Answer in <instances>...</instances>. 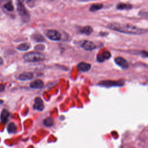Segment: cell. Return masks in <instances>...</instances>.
Segmentation results:
<instances>
[{
	"label": "cell",
	"instance_id": "19",
	"mask_svg": "<svg viewBox=\"0 0 148 148\" xmlns=\"http://www.w3.org/2000/svg\"><path fill=\"white\" fill-rule=\"evenodd\" d=\"M54 124V120L51 117H47L43 120V124L46 127H51Z\"/></svg>",
	"mask_w": 148,
	"mask_h": 148
},
{
	"label": "cell",
	"instance_id": "20",
	"mask_svg": "<svg viewBox=\"0 0 148 148\" xmlns=\"http://www.w3.org/2000/svg\"><path fill=\"white\" fill-rule=\"evenodd\" d=\"M33 39L37 42H41L45 40V39L40 34H34L33 36Z\"/></svg>",
	"mask_w": 148,
	"mask_h": 148
},
{
	"label": "cell",
	"instance_id": "18",
	"mask_svg": "<svg viewBox=\"0 0 148 148\" xmlns=\"http://www.w3.org/2000/svg\"><path fill=\"white\" fill-rule=\"evenodd\" d=\"M8 131L9 133H14L17 131V127L13 123H10L8 125Z\"/></svg>",
	"mask_w": 148,
	"mask_h": 148
},
{
	"label": "cell",
	"instance_id": "11",
	"mask_svg": "<svg viewBox=\"0 0 148 148\" xmlns=\"http://www.w3.org/2000/svg\"><path fill=\"white\" fill-rule=\"evenodd\" d=\"M33 77H34V75L32 73L27 72H24L20 74L18 76V79L21 80H29L32 79Z\"/></svg>",
	"mask_w": 148,
	"mask_h": 148
},
{
	"label": "cell",
	"instance_id": "22",
	"mask_svg": "<svg viewBox=\"0 0 148 148\" xmlns=\"http://www.w3.org/2000/svg\"><path fill=\"white\" fill-rule=\"evenodd\" d=\"M44 47V46H43V45H37V46H36V47H35V49H36V50H43V49L40 48V47Z\"/></svg>",
	"mask_w": 148,
	"mask_h": 148
},
{
	"label": "cell",
	"instance_id": "17",
	"mask_svg": "<svg viewBox=\"0 0 148 148\" xmlns=\"http://www.w3.org/2000/svg\"><path fill=\"white\" fill-rule=\"evenodd\" d=\"M103 8V5L102 3H95L92 5L90 8V10L91 12H95L97 10H100Z\"/></svg>",
	"mask_w": 148,
	"mask_h": 148
},
{
	"label": "cell",
	"instance_id": "7",
	"mask_svg": "<svg viewBox=\"0 0 148 148\" xmlns=\"http://www.w3.org/2000/svg\"><path fill=\"white\" fill-rule=\"evenodd\" d=\"M82 48L87 51H91L95 48V45L94 42L90 40H85L81 45Z\"/></svg>",
	"mask_w": 148,
	"mask_h": 148
},
{
	"label": "cell",
	"instance_id": "8",
	"mask_svg": "<svg viewBox=\"0 0 148 148\" xmlns=\"http://www.w3.org/2000/svg\"><path fill=\"white\" fill-rule=\"evenodd\" d=\"M123 83H121V82H114L111 80H105L102 81L99 83V85L104 86V87H110V86H121Z\"/></svg>",
	"mask_w": 148,
	"mask_h": 148
},
{
	"label": "cell",
	"instance_id": "2",
	"mask_svg": "<svg viewBox=\"0 0 148 148\" xmlns=\"http://www.w3.org/2000/svg\"><path fill=\"white\" fill-rule=\"evenodd\" d=\"M23 58L27 62H39L45 59V56L39 52H29L24 55Z\"/></svg>",
	"mask_w": 148,
	"mask_h": 148
},
{
	"label": "cell",
	"instance_id": "13",
	"mask_svg": "<svg viewBox=\"0 0 148 148\" xmlns=\"http://www.w3.org/2000/svg\"><path fill=\"white\" fill-rule=\"evenodd\" d=\"M9 117V112L6 109H3L1 113V120L3 123H6Z\"/></svg>",
	"mask_w": 148,
	"mask_h": 148
},
{
	"label": "cell",
	"instance_id": "10",
	"mask_svg": "<svg viewBox=\"0 0 148 148\" xmlns=\"http://www.w3.org/2000/svg\"><path fill=\"white\" fill-rule=\"evenodd\" d=\"M43 84H44V83L42 80L36 79V80H34V82H31L30 83L29 86L32 88L39 89V88H42L43 86Z\"/></svg>",
	"mask_w": 148,
	"mask_h": 148
},
{
	"label": "cell",
	"instance_id": "25",
	"mask_svg": "<svg viewBox=\"0 0 148 148\" xmlns=\"http://www.w3.org/2000/svg\"><path fill=\"white\" fill-rule=\"evenodd\" d=\"M3 101L2 100L0 99V105H1V104H2V103H3Z\"/></svg>",
	"mask_w": 148,
	"mask_h": 148
},
{
	"label": "cell",
	"instance_id": "14",
	"mask_svg": "<svg viewBox=\"0 0 148 148\" xmlns=\"http://www.w3.org/2000/svg\"><path fill=\"white\" fill-rule=\"evenodd\" d=\"M92 28L90 26H85L84 27H83L82 29H80V32L82 34H86V35H90L92 32Z\"/></svg>",
	"mask_w": 148,
	"mask_h": 148
},
{
	"label": "cell",
	"instance_id": "5",
	"mask_svg": "<svg viewBox=\"0 0 148 148\" xmlns=\"http://www.w3.org/2000/svg\"><path fill=\"white\" fill-rule=\"evenodd\" d=\"M115 63L123 69H127L128 68V63L127 60L123 57H117L114 59Z\"/></svg>",
	"mask_w": 148,
	"mask_h": 148
},
{
	"label": "cell",
	"instance_id": "9",
	"mask_svg": "<svg viewBox=\"0 0 148 148\" xmlns=\"http://www.w3.org/2000/svg\"><path fill=\"white\" fill-rule=\"evenodd\" d=\"M111 57V54L109 51H103L101 54H98L97 57V60L98 62H103L105 60L109 59Z\"/></svg>",
	"mask_w": 148,
	"mask_h": 148
},
{
	"label": "cell",
	"instance_id": "21",
	"mask_svg": "<svg viewBox=\"0 0 148 148\" xmlns=\"http://www.w3.org/2000/svg\"><path fill=\"white\" fill-rule=\"evenodd\" d=\"M3 7H4V8H5L7 10L10 11V12L13 11V9H14L13 5H12V2H9L6 3L3 5Z\"/></svg>",
	"mask_w": 148,
	"mask_h": 148
},
{
	"label": "cell",
	"instance_id": "24",
	"mask_svg": "<svg viewBox=\"0 0 148 148\" xmlns=\"http://www.w3.org/2000/svg\"><path fill=\"white\" fill-rule=\"evenodd\" d=\"M3 64V60L1 57H0V65H2Z\"/></svg>",
	"mask_w": 148,
	"mask_h": 148
},
{
	"label": "cell",
	"instance_id": "4",
	"mask_svg": "<svg viewBox=\"0 0 148 148\" xmlns=\"http://www.w3.org/2000/svg\"><path fill=\"white\" fill-rule=\"evenodd\" d=\"M47 37L50 40L58 41L60 40L61 38V35L59 32L54 29L48 30L46 34Z\"/></svg>",
	"mask_w": 148,
	"mask_h": 148
},
{
	"label": "cell",
	"instance_id": "16",
	"mask_svg": "<svg viewBox=\"0 0 148 148\" xmlns=\"http://www.w3.org/2000/svg\"><path fill=\"white\" fill-rule=\"evenodd\" d=\"M132 8V5L129 3H120L117 6V8L120 10H127L130 9Z\"/></svg>",
	"mask_w": 148,
	"mask_h": 148
},
{
	"label": "cell",
	"instance_id": "23",
	"mask_svg": "<svg viewBox=\"0 0 148 148\" xmlns=\"http://www.w3.org/2000/svg\"><path fill=\"white\" fill-rule=\"evenodd\" d=\"M4 89V86L2 84H0V91H2Z\"/></svg>",
	"mask_w": 148,
	"mask_h": 148
},
{
	"label": "cell",
	"instance_id": "1",
	"mask_svg": "<svg viewBox=\"0 0 148 148\" xmlns=\"http://www.w3.org/2000/svg\"><path fill=\"white\" fill-rule=\"evenodd\" d=\"M108 28L120 32L121 33L133 34V35H140L144 34L146 32L145 29L140 28L136 26L129 24H121L117 23H112L107 25Z\"/></svg>",
	"mask_w": 148,
	"mask_h": 148
},
{
	"label": "cell",
	"instance_id": "6",
	"mask_svg": "<svg viewBox=\"0 0 148 148\" xmlns=\"http://www.w3.org/2000/svg\"><path fill=\"white\" fill-rule=\"evenodd\" d=\"M34 109L39 111H42L44 109V104L42 99L39 97L35 98L34 100Z\"/></svg>",
	"mask_w": 148,
	"mask_h": 148
},
{
	"label": "cell",
	"instance_id": "15",
	"mask_svg": "<svg viewBox=\"0 0 148 148\" xmlns=\"http://www.w3.org/2000/svg\"><path fill=\"white\" fill-rule=\"evenodd\" d=\"M31 47V45L28 43H24L18 45L17 49L20 51H27Z\"/></svg>",
	"mask_w": 148,
	"mask_h": 148
},
{
	"label": "cell",
	"instance_id": "12",
	"mask_svg": "<svg viewBox=\"0 0 148 148\" xmlns=\"http://www.w3.org/2000/svg\"><path fill=\"white\" fill-rule=\"evenodd\" d=\"M77 68L83 72H86L91 69V65L90 64L82 62L77 65Z\"/></svg>",
	"mask_w": 148,
	"mask_h": 148
},
{
	"label": "cell",
	"instance_id": "3",
	"mask_svg": "<svg viewBox=\"0 0 148 148\" xmlns=\"http://www.w3.org/2000/svg\"><path fill=\"white\" fill-rule=\"evenodd\" d=\"M17 11L21 17V18L24 21H28L29 20V14L28 12V10L24 6V5L21 2L18 0L17 1Z\"/></svg>",
	"mask_w": 148,
	"mask_h": 148
}]
</instances>
